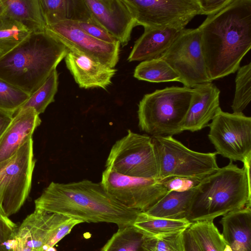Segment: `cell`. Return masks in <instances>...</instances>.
Returning a JSON list of instances; mask_svg holds the SVG:
<instances>
[{"instance_id":"cell-1","label":"cell","mask_w":251,"mask_h":251,"mask_svg":"<svg viewBox=\"0 0 251 251\" xmlns=\"http://www.w3.org/2000/svg\"><path fill=\"white\" fill-rule=\"evenodd\" d=\"M198 28L211 81L234 73L251 48V0H233Z\"/></svg>"},{"instance_id":"cell-2","label":"cell","mask_w":251,"mask_h":251,"mask_svg":"<svg viewBox=\"0 0 251 251\" xmlns=\"http://www.w3.org/2000/svg\"><path fill=\"white\" fill-rule=\"evenodd\" d=\"M34 202L35 209L83 223H113L118 228L132 225L140 212L122 204L100 182L88 179L67 183L51 182Z\"/></svg>"},{"instance_id":"cell-3","label":"cell","mask_w":251,"mask_h":251,"mask_svg":"<svg viewBox=\"0 0 251 251\" xmlns=\"http://www.w3.org/2000/svg\"><path fill=\"white\" fill-rule=\"evenodd\" d=\"M68 51L65 45L47 29L31 33L0 57V78L30 96L56 69Z\"/></svg>"},{"instance_id":"cell-4","label":"cell","mask_w":251,"mask_h":251,"mask_svg":"<svg viewBox=\"0 0 251 251\" xmlns=\"http://www.w3.org/2000/svg\"><path fill=\"white\" fill-rule=\"evenodd\" d=\"M251 160L240 168L232 161L197 186L186 218L191 223L211 220L251 207Z\"/></svg>"},{"instance_id":"cell-5","label":"cell","mask_w":251,"mask_h":251,"mask_svg":"<svg viewBox=\"0 0 251 251\" xmlns=\"http://www.w3.org/2000/svg\"><path fill=\"white\" fill-rule=\"evenodd\" d=\"M194 89L171 86L145 94L138 105V126L151 136H173L182 132L181 125Z\"/></svg>"},{"instance_id":"cell-6","label":"cell","mask_w":251,"mask_h":251,"mask_svg":"<svg viewBox=\"0 0 251 251\" xmlns=\"http://www.w3.org/2000/svg\"><path fill=\"white\" fill-rule=\"evenodd\" d=\"M157 155L158 180L172 177L203 179L219 170L217 153L191 150L172 136H151Z\"/></svg>"},{"instance_id":"cell-7","label":"cell","mask_w":251,"mask_h":251,"mask_svg":"<svg viewBox=\"0 0 251 251\" xmlns=\"http://www.w3.org/2000/svg\"><path fill=\"white\" fill-rule=\"evenodd\" d=\"M105 167L126 176L158 179V160L151 136L128 129L112 147Z\"/></svg>"},{"instance_id":"cell-8","label":"cell","mask_w":251,"mask_h":251,"mask_svg":"<svg viewBox=\"0 0 251 251\" xmlns=\"http://www.w3.org/2000/svg\"><path fill=\"white\" fill-rule=\"evenodd\" d=\"M35 164L32 137L0 164V204L7 217L17 213L27 198Z\"/></svg>"},{"instance_id":"cell-9","label":"cell","mask_w":251,"mask_h":251,"mask_svg":"<svg viewBox=\"0 0 251 251\" xmlns=\"http://www.w3.org/2000/svg\"><path fill=\"white\" fill-rule=\"evenodd\" d=\"M159 58L178 75L179 82L185 87L193 88L212 82L208 75L198 28L182 29Z\"/></svg>"},{"instance_id":"cell-10","label":"cell","mask_w":251,"mask_h":251,"mask_svg":"<svg viewBox=\"0 0 251 251\" xmlns=\"http://www.w3.org/2000/svg\"><path fill=\"white\" fill-rule=\"evenodd\" d=\"M208 126V137L217 154L232 162L251 159V117L220 108Z\"/></svg>"},{"instance_id":"cell-11","label":"cell","mask_w":251,"mask_h":251,"mask_svg":"<svg viewBox=\"0 0 251 251\" xmlns=\"http://www.w3.org/2000/svg\"><path fill=\"white\" fill-rule=\"evenodd\" d=\"M137 25L185 28L200 15L197 0H123Z\"/></svg>"},{"instance_id":"cell-12","label":"cell","mask_w":251,"mask_h":251,"mask_svg":"<svg viewBox=\"0 0 251 251\" xmlns=\"http://www.w3.org/2000/svg\"><path fill=\"white\" fill-rule=\"evenodd\" d=\"M100 183L122 204L140 212L147 210L168 192L159 180L130 176L106 169Z\"/></svg>"},{"instance_id":"cell-13","label":"cell","mask_w":251,"mask_h":251,"mask_svg":"<svg viewBox=\"0 0 251 251\" xmlns=\"http://www.w3.org/2000/svg\"><path fill=\"white\" fill-rule=\"evenodd\" d=\"M46 29L73 50L111 68L119 60L120 43L104 42L95 38L72 25L69 20L48 25Z\"/></svg>"},{"instance_id":"cell-14","label":"cell","mask_w":251,"mask_h":251,"mask_svg":"<svg viewBox=\"0 0 251 251\" xmlns=\"http://www.w3.org/2000/svg\"><path fill=\"white\" fill-rule=\"evenodd\" d=\"M95 21L122 47L130 40L135 21L123 0H84Z\"/></svg>"},{"instance_id":"cell-15","label":"cell","mask_w":251,"mask_h":251,"mask_svg":"<svg viewBox=\"0 0 251 251\" xmlns=\"http://www.w3.org/2000/svg\"><path fill=\"white\" fill-rule=\"evenodd\" d=\"M67 68L81 88L106 89L117 70L73 50L64 58Z\"/></svg>"},{"instance_id":"cell-16","label":"cell","mask_w":251,"mask_h":251,"mask_svg":"<svg viewBox=\"0 0 251 251\" xmlns=\"http://www.w3.org/2000/svg\"><path fill=\"white\" fill-rule=\"evenodd\" d=\"M191 103L181 125L182 131H198L207 126L220 106V90L212 82L194 88Z\"/></svg>"},{"instance_id":"cell-17","label":"cell","mask_w":251,"mask_h":251,"mask_svg":"<svg viewBox=\"0 0 251 251\" xmlns=\"http://www.w3.org/2000/svg\"><path fill=\"white\" fill-rule=\"evenodd\" d=\"M39 115L32 108L20 109L0 138V164L11 158L41 124Z\"/></svg>"},{"instance_id":"cell-18","label":"cell","mask_w":251,"mask_h":251,"mask_svg":"<svg viewBox=\"0 0 251 251\" xmlns=\"http://www.w3.org/2000/svg\"><path fill=\"white\" fill-rule=\"evenodd\" d=\"M184 28L175 27L145 28L129 53V62L159 58Z\"/></svg>"},{"instance_id":"cell-19","label":"cell","mask_w":251,"mask_h":251,"mask_svg":"<svg viewBox=\"0 0 251 251\" xmlns=\"http://www.w3.org/2000/svg\"><path fill=\"white\" fill-rule=\"evenodd\" d=\"M223 235L232 251H251V208L245 207L223 216Z\"/></svg>"},{"instance_id":"cell-20","label":"cell","mask_w":251,"mask_h":251,"mask_svg":"<svg viewBox=\"0 0 251 251\" xmlns=\"http://www.w3.org/2000/svg\"><path fill=\"white\" fill-rule=\"evenodd\" d=\"M71 218L62 214L35 209L20 226L30 234L34 251H41L42 247L50 238L54 231Z\"/></svg>"},{"instance_id":"cell-21","label":"cell","mask_w":251,"mask_h":251,"mask_svg":"<svg viewBox=\"0 0 251 251\" xmlns=\"http://www.w3.org/2000/svg\"><path fill=\"white\" fill-rule=\"evenodd\" d=\"M4 13L30 33L46 30L39 0H2Z\"/></svg>"},{"instance_id":"cell-22","label":"cell","mask_w":251,"mask_h":251,"mask_svg":"<svg viewBox=\"0 0 251 251\" xmlns=\"http://www.w3.org/2000/svg\"><path fill=\"white\" fill-rule=\"evenodd\" d=\"M196 187L183 191H168L144 212L155 217L168 219L186 218Z\"/></svg>"},{"instance_id":"cell-23","label":"cell","mask_w":251,"mask_h":251,"mask_svg":"<svg viewBox=\"0 0 251 251\" xmlns=\"http://www.w3.org/2000/svg\"><path fill=\"white\" fill-rule=\"evenodd\" d=\"M191 224L186 218L155 217L140 212L132 226L145 236H154L182 232Z\"/></svg>"},{"instance_id":"cell-24","label":"cell","mask_w":251,"mask_h":251,"mask_svg":"<svg viewBox=\"0 0 251 251\" xmlns=\"http://www.w3.org/2000/svg\"><path fill=\"white\" fill-rule=\"evenodd\" d=\"M133 76L152 83L179 82L178 75L163 59L158 58L142 61L135 68Z\"/></svg>"},{"instance_id":"cell-25","label":"cell","mask_w":251,"mask_h":251,"mask_svg":"<svg viewBox=\"0 0 251 251\" xmlns=\"http://www.w3.org/2000/svg\"><path fill=\"white\" fill-rule=\"evenodd\" d=\"M188 228L201 251H224L226 242L213 221L193 222Z\"/></svg>"},{"instance_id":"cell-26","label":"cell","mask_w":251,"mask_h":251,"mask_svg":"<svg viewBox=\"0 0 251 251\" xmlns=\"http://www.w3.org/2000/svg\"><path fill=\"white\" fill-rule=\"evenodd\" d=\"M30 33L4 12L0 16V57L12 50Z\"/></svg>"},{"instance_id":"cell-27","label":"cell","mask_w":251,"mask_h":251,"mask_svg":"<svg viewBox=\"0 0 251 251\" xmlns=\"http://www.w3.org/2000/svg\"><path fill=\"white\" fill-rule=\"evenodd\" d=\"M58 85V75L55 69L44 83L30 96L19 110L32 108L39 115L44 113L47 106L54 101V96L57 91Z\"/></svg>"},{"instance_id":"cell-28","label":"cell","mask_w":251,"mask_h":251,"mask_svg":"<svg viewBox=\"0 0 251 251\" xmlns=\"http://www.w3.org/2000/svg\"><path fill=\"white\" fill-rule=\"evenodd\" d=\"M144 236L132 225L118 228L101 251H139Z\"/></svg>"},{"instance_id":"cell-29","label":"cell","mask_w":251,"mask_h":251,"mask_svg":"<svg viewBox=\"0 0 251 251\" xmlns=\"http://www.w3.org/2000/svg\"><path fill=\"white\" fill-rule=\"evenodd\" d=\"M235 77V91L231 108L233 113H241L251 100V63L240 67Z\"/></svg>"},{"instance_id":"cell-30","label":"cell","mask_w":251,"mask_h":251,"mask_svg":"<svg viewBox=\"0 0 251 251\" xmlns=\"http://www.w3.org/2000/svg\"><path fill=\"white\" fill-rule=\"evenodd\" d=\"M184 231L154 236L144 235L139 251H185Z\"/></svg>"},{"instance_id":"cell-31","label":"cell","mask_w":251,"mask_h":251,"mask_svg":"<svg viewBox=\"0 0 251 251\" xmlns=\"http://www.w3.org/2000/svg\"><path fill=\"white\" fill-rule=\"evenodd\" d=\"M30 96L0 78V110L13 116Z\"/></svg>"},{"instance_id":"cell-32","label":"cell","mask_w":251,"mask_h":251,"mask_svg":"<svg viewBox=\"0 0 251 251\" xmlns=\"http://www.w3.org/2000/svg\"><path fill=\"white\" fill-rule=\"evenodd\" d=\"M46 25L68 19L69 0H39Z\"/></svg>"},{"instance_id":"cell-33","label":"cell","mask_w":251,"mask_h":251,"mask_svg":"<svg viewBox=\"0 0 251 251\" xmlns=\"http://www.w3.org/2000/svg\"><path fill=\"white\" fill-rule=\"evenodd\" d=\"M69 20L72 25L95 38L108 43L119 42L96 22Z\"/></svg>"},{"instance_id":"cell-34","label":"cell","mask_w":251,"mask_h":251,"mask_svg":"<svg viewBox=\"0 0 251 251\" xmlns=\"http://www.w3.org/2000/svg\"><path fill=\"white\" fill-rule=\"evenodd\" d=\"M203 179L172 177L159 180L165 186L168 192L183 191L196 187Z\"/></svg>"},{"instance_id":"cell-35","label":"cell","mask_w":251,"mask_h":251,"mask_svg":"<svg viewBox=\"0 0 251 251\" xmlns=\"http://www.w3.org/2000/svg\"><path fill=\"white\" fill-rule=\"evenodd\" d=\"M68 20L96 22L84 0H69Z\"/></svg>"},{"instance_id":"cell-36","label":"cell","mask_w":251,"mask_h":251,"mask_svg":"<svg viewBox=\"0 0 251 251\" xmlns=\"http://www.w3.org/2000/svg\"><path fill=\"white\" fill-rule=\"evenodd\" d=\"M83 223L81 220L70 218L61 225L53 233L48 242L42 247L41 251H46L54 247L65 236L68 234L76 225Z\"/></svg>"},{"instance_id":"cell-37","label":"cell","mask_w":251,"mask_h":251,"mask_svg":"<svg viewBox=\"0 0 251 251\" xmlns=\"http://www.w3.org/2000/svg\"><path fill=\"white\" fill-rule=\"evenodd\" d=\"M233 0H197L200 15L210 16L219 12Z\"/></svg>"},{"instance_id":"cell-38","label":"cell","mask_w":251,"mask_h":251,"mask_svg":"<svg viewBox=\"0 0 251 251\" xmlns=\"http://www.w3.org/2000/svg\"><path fill=\"white\" fill-rule=\"evenodd\" d=\"M15 237L17 243L12 251H34L31 237L26 229L20 226L18 227Z\"/></svg>"},{"instance_id":"cell-39","label":"cell","mask_w":251,"mask_h":251,"mask_svg":"<svg viewBox=\"0 0 251 251\" xmlns=\"http://www.w3.org/2000/svg\"><path fill=\"white\" fill-rule=\"evenodd\" d=\"M17 228L0 220V251H10L8 243L14 238Z\"/></svg>"},{"instance_id":"cell-40","label":"cell","mask_w":251,"mask_h":251,"mask_svg":"<svg viewBox=\"0 0 251 251\" xmlns=\"http://www.w3.org/2000/svg\"><path fill=\"white\" fill-rule=\"evenodd\" d=\"M185 251H201L189 228L183 232Z\"/></svg>"},{"instance_id":"cell-41","label":"cell","mask_w":251,"mask_h":251,"mask_svg":"<svg viewBox=\"0 0 251 251\" xmlns=\"http://www.w3.org/2000/svg\"><path fill=\"white\" fill-rule=\"evenodd\" d=\"M13 115L0 110V138L11 123Z\"/></svg>"},{"instance_id":"cell-42","label":"cell","mask_w":251,"mask_h":251,"mask_svg":"<svg viewBox=\"0 0 251 251\" xmlns=\"http://www.w3.org/2000/svg\"><path fill=\"white\" fill-rule=\"evenodd\" d=\"M0 220L5 222L7 224L14 227H17V225L13 222L4 213L2 207L0 204Z\"/></svg>"},{"instance_id":"cell-43","label":"cell","mask_w":251,"mask_h":251,"mask_svg":"<svg viewBox=\"0 0 251 251\" xmlns=\"http://www.w3.org/2000/svg\"><path fill=\"white\" fill-rule=\"evenodd\" d=\"M4 12V8L2 2V0H0V16L3 14Z\"/></svg>"},{"instance_id":"cell-44","label":"cell","mask_w":251,"mask_h":251,"mask_svg":"<svg viewBox=\"0 0 251 251\" xmlns=\"http://www.w3.org/2000/svg\"><path fill=\"white\" fill-rule=\"evenodd\" d=\"M224 251H231L230 247L228 245L226 244Z\"/></svg>"},{"instance_id":"cell-45","label":"cell","mask_w":251,"mask_h":251,"mask_svg":"<svg viewBox=\"0 0 251 251\" xmlns=\"http://www.w3.org/2000/svg\"><path fill=\"white\" fill-rule=\"evenodd\" d=\"M46 251H57V250L54 247H52L49 248Z\"/></svg>"}]
</instances>
